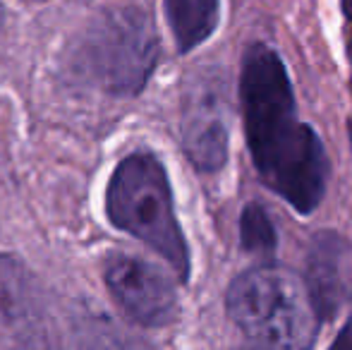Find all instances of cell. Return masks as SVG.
<instances>
[{"instance_id":"6da1fadb","label":"cell","mask_w":352,"mask_h":350,"mask_svg":"<svg viewBox=\"0 0 352 350\" xmlns=\"http://www.w3.org/2000/svg\"><path fill=\"white\" fill-rule=\"evenodd\" d=\"M240 103L247 146L264 182L300 214L319 206L329 159L309 125L297 120L295 94L280 56L264 43L245 53Z\"/></svg>"},{"instance_id":"7a4b0ae2","label":"cell","mask_w":352,"mask_h":350,"mask_svg":"<svg viewBox=\"0 0 352 350\" xmlns=\"http://www.w3.org/2000/svg\"><path fill=\"white\" fill-rule=\"evenodd\" d=\"M228 314L245 333L247 350H311L316 338L314 305L290 271L256 266L232 281Z\"/></svg>"},{"instance_id":"3957f363","label":"cell","mask_w":352,"mask_h":350,"mask_svg":"<svg viewBox=\"0 0 352 350\" xmlns=\"http://www.w3.org/2000/svg\"><path fill=\"white\" fill-rule=\"evenodd\" d=\"M106 211L113 226L146 243L173 266L177 278L187 281L190 250L175 219L170 182L156 156L142 151L120 161L108 182Z\"/></svg>"},{"instance_id":"277c9868","label":"cell","mask_w":352,"mask_h":350,"mask_svg":"<svg viewBox=\"0 0 352 350\" xmlns=\"http://www.w3.org/2000/svg\"><path fill=\"white\" fill-rule=\"evenodd\" d=\"M158 58L153 22L140 8L106 12L91 29L84 61L91 77L106 91L132 96L142 91Z\"/></svg>"},{"instance_id":"5b68a950","label":"cell","mask_w":352,"mask_h":350,"mask_svg":"<svg viewBox=\"0 0 352 350\" xmlns=\"http://www.w3.org/2000/svg\"><path fill=\"white\" fill-rule=\"evenodd\" d=\"M106 285L122 309L142 327H168L177 317L170 281L148 262L132 254H111L103 266Z\"/></svg>"},{"instance_id":"8992f818","label":"cell","mask_w":352,"mask_h":350,"mask_svg":"<svg viewBox=\"0 0 352 350\" xmlns=\"http://www.w3.org/2000/svg\"><path fill=\"white\" fill-rule=\"evenodd\" d=\"M182 144L201 173H216L228 159V122L223 85L199 77L185 91L182 106Z\"/></svg>"},{"instance_id":"52a82bcc","label":"cell","mask_w":352,"mask_h":350,"mask_svg":"<svg viewBox=\"0 0 352 350\" xmlns=\"http://www.w3.org/2000/svg\"><path fill=\"white\" fill-rule=\"evenodd\" d=\"M305 285L319 322L333 319L352 300V245L340 233L319 230L311 238Z\"/></svg>"},{"instance_id":"ba28073f","label":"cell","mask_w":352,"mask_h":350,"mask_svg":"<svg viewBox=\"0 0 352 350\" xmlns=\"http://www.w3.org/2000/svg\"><path fill=\"white\" fill-rule=\"evenodd\" d=\"M0 333L14 350H48L43 309L32 278L5 254H0Z\"/></svg>"},{"instance_id":"9c48e42d","label":"cell","mask_w":352,"mask_h":350,"mask_svg":"<svg viewBox=\"0 0 352 350\" xmlns=\"http://www.w3.org/2000/svg\"><path fill=\"white\" fill-rule=\"evenodd\" d=\"M168 24L182 53L192 51L213 34L221 12V0H163Z\"/></svg>"},{"instance_id":"30bf717a","label":"cell","mask_w":352,"mask_h":350,"mask_svg":"<svg viewBox=\"0 0 352 350\" xmlns=\"http://www.w3.org/2000/svg\"><path fill=\"white\" fill-rule=\"evenodd\" d=\"M79 350H151L140 338L103 317L101 312L82 314L77 322Z\"/></svg>"},{"instance_id":"8fae6325","label":"cell","mask_w":352,"mask_h":350,"mask_svg":"<svg viewBox=\"0 0 352 350\" xmlns=\"http://www.w3.org/2000/svg\"><path fill=\"white\" fill-rule=\"evenodd\" d=\"M240 243L245 252L252 254H274L276 228L271 223L269 211L261 204H247L240 216Z\"/></svg>"},{"instance_id":"7c38bea8","label":"cell","mask_w":352,"mask_h":350,"mask_svg":"<svg viewBox=\"0 0 352 350\" xmlns=\"http://www.w3.org/2000/svg\"><path fill=\"white\" fill-rule=\"evenodd\" d=\"M329 350H352V317L343 324V329H340L338 336L333 338Z\"/></svg>"},{"instance_id":"4fadbf2b","label":"cell","mask_w":352,"mask_h":350,"mask_svg":"<svg viewBox=\"0 0 352 350\" xmlns=\"http://www.w3.org/2000/svg\"><path fill=\"white\" fill-rule=\"evenodd\" d=\"M343 12H345V17H348V24L352 29V0H343Z\"/></svg>"}]
</instances>
